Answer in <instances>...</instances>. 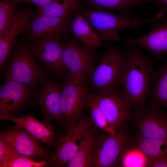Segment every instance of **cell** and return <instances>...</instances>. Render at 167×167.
Wrapping results in <instances>:
<instances>
[{"instance_id":"cell-28","label":"cell","mask_w":167,"mask_h":167,"mask_svg":"<svg viewBox=\"0 0 167 167\" xmlns=\"http://www.w3.org/2000/svg\"><path fill=\"white\" fill-rule=\"evenodd\" d=\"M48 161H37L21 156L0 165V167H42L47 166Z\"/></svg>"},{"instance_id":"cell-4","label":"cell","mask_w":167,"mask_h":167,"mask_svg":"<svg viewBox=\"0 0 167 167\" xmlns=\"http://www.w3.org/2000/svg\"><path fill=\"white\" fill-rule=\"evenodd\" d=\"M29 43L19 46L15 52L7 66L5 79L28 86L33 89L47 79L45 71L36 62Z\"/></svg>"},{"instance_id":"cell-7","label":"cell","mask_w":167,"mask_h":167,"mask_svg":"<svg viewBox=\"0 0 167 167\" xmlns=\"http://www.w3.org/2000/svg\"><path fill=\"white\" fill-rule=\"evenodd\" d=\"M157 105H150L133 110L131 121L135 135L167 139V112Z\"/></svg>"},{"instance_id":"cell-20","label":"cell","mask_w":167,"mask_h":167,"mask_svg":"<svg viewBox=\"0 0 167 167\" xmlns=\"http://www.w3.org/2000/svg\"><path fill=\"white\" fill-rule=\"evenodd\" d=\"M149 96L150 105H159L167 111V61L154 69Z\"/></svg>"},{"instance_id":"cell-18","label":"cell","mask_w":167,"mask_h":167,"mask_svg":"<svg viewBox=\"0 0 167 167\" xmlns=\"http://www.w3.org/2000/svg\"><path fill=\"white\" fill-rule=\"evenodd\" d=\"M33 11L29 6L23 11L16 13L10 27L0 34V67L1 69L13 46L17 36L23 32Z\"/></svg>"},{"instance_id":"cell-24","label":"cell","mask_w":167,"mask_h":167,"mask_svg":"<svg viewBox=\"0 0 167 167\" xmlns=\"http://www.w3.org/2000/svg\"><path fill=\"white\" fill-rule=\"evenodd\" d=\"M90 5L102 10L115 11L121 15L131 17L133 9L149 0H86Z\"/></svg>"},{"instance_id":"cell-10","label":"cell","mask_w":167,"mask_h":167,"mask_svg":"<svg viewBox=\"0 0 167 167\" xmlns=\"http://www.w3.org/2000/svg\"><path fill=\"white\" fill-rule=\"evenodd\" d=\"M84 80L68 78L62 87L61 108L68 128L75 126L83 117L90 94Z\"/></svg>"},{"instance_id":"cell-27","label":"cell","mask_w":167,"mask_h":167,"mask_svg":"<svg viewBox=\"0 0 167 167\" xmlns=\"http://www.w3.org/2000/svg\"><path fill=\"white\" fill-rule=\"evenodd\" d=\"M147 158V157L138 151L128 148L122 155L119 166L144 167Z\"/></svg>"},{"instance_id":"cell-11","label":"cell","mask_w":167,"mask_h":167,"mask_svg":"<svg viewBox=\"0 0 167 167\" xmlns=\"http://www.w3.org/2000/svg\"><path fill=\"white\" fill-rule=\"evenodd\" d=\"M0 139L8 143L21 155L34 161H48L53 153L43 147L38 139L17 124L1 131Z\"/></svg>"},{"instance_id":"cell-6","label":"cell","mask_w":167,"mask_h":167,"mask_svg":"<svg viewBox=\"0 0 167 167\" xmlns=\"http://www.w3.org/2000/svg\"><path fill=\"white\" fill-rule=\"evenodd\" d=\"M98 57L94 49L82 46L76 39H66L64 41L62 60L69 78L85 81Z\"/></svg>"},{"instance_id":"cell-16","label":"cell","mask_w":167,"mask_h":167,"mask_svg":"<svg viewBox=\"0 0 167 167\" xmlns=\"http://www.w3.org/2000/svg\"><path fill=\"white\" fill-rule=\"evenodd\" d=\"M0 118L15 122L48 146L53 147L57 144L55 129L49 122L37 120L29 114L19 117L0 114Z\"/></svg>"},{"instance_id":"cell-14","label":"cell","mask_w":167,"mask_h":167,"mask_svg":"<svg viewBox=\"0 0 167 167\" xmlns=\"http://www.w3.org/2000/svg\"><path fill=\"white\" fill-rule=\"evenodd\" d=\"M32 89L17 82L7 81L0 88V114L12 116L20 110L31 98Z\"/></svg>"},{"instance_id":"cell-13","label":"cell","mask_w":167,"mask_h":167,"mask_svg":"<svg viewBox=\"0 0 167 167\" xmlns=\"http://www.w3.org/2000/svg\"><path fill=\"white\" fill-rule=\"evenodd\" d=\"M29 43L34 58L49 71L57 75L65 73L66 69L62 60L64 41L59 37L43 39Z\"/></svg>"},{"instance_id":"cell-29","label":"cell","mask_w":167,"mask_h":167,"mask_svg":"<svg viewBox=\"0 0 167 167\" xmlns=\"http://www.w3.org/2000/svg\"><path fill=\"white\" fill-rule=\"evenodd\" d=\"M21 156L8 143L0 139V165Z\"/></svg>"},{"instance_id":"cell-21","label":"cell","mask_w":167,"mask_h":167,"mask_svg":"<svg viewBox=\"0 0 167 167\" xmlns=\"http://www.w3.org/2000/svg\"><path fill=\"white\" fill-rule=\"evenodd\" d=\"M128 148L137 150L148 158L167 153V139L130 136Z\"/></svg>"},{"instance_id":"cell-5","label":"cell","mask_w":167,"mask_h":167,"mask_svg":"<svg viewBox=\"0 0 167 167\" xmlns=\"http://www.w3.org/2000/svg\"><path fill=\"white\" fill-rule=\"evenodd\" d=\"M96 131L92 153L91 167L119 166L122 156L128 147L131 136L126 129L108 134Z\"/></svg>"},{"instance_id":"cell-17","label":"cell","mask_w":167,"mask_h":167,"mask_svg":"<svg viewBox=\"0 0 167 167\" xmlns=\"http://www.w3.org/2000/svg\"><path fill=\"white\" fill-rule=\"evenodd\" d=\"M151 31L141 37L124 39L123 42L139 45L153 55L161 56L167 53V21L149 23Z\"/></svg>"},{"instance_id":"cell-12","label":"cell","mask_w":167,"mask_h":167,"mask_svg":"<svg viewBox=\"0 0 167 167\" xmlns=\"http://www.w3.org/2000/svg\"><path fill=\"white\" fill-rule=\"evenodd\" d=\"M24 32L30 42L54 37L68 31L73 21L72 15L62 17L33 15Z\"/></svg>"},{"instance_id":"cell-19","label":"cell","mask_w":167,"mask_h":167,"mask_svg":"<svg viewBox=\"0 0 167 167\" xmlns=\"http://www.w3.org/2000/svg\"><path fill=\"white\" fill-rule=\"evenodd\" d=\"M68 31L88 48L94 49L104 46L102 40L82 14H75Z\"/></svg>"},{"instance_id":"cell-8","label":"cell","mask_w":167,"mask_h":167,"mask_svg":"<svg viewBox=\"0 0 167 167\" xmlns=\"http://www.w3.org/2000/svg\"><path fill=\"white\" fill-rule=\"evenodd\" d=\"M116 89L105 93H91L98 107L115 132L126 129L133 112L123 90L121 92Z\"/></svg>"},{"instance_id":"cell-2","label":"cell","mask_w":167,"mask_h":167,"mask_svg":"<svg viewBox=\"0 0 167 167\" xmlns=\"http://www.w3.org/2000/svg\"><path fill=\"white\" fill-rule=\"evenodd\" d=\"M82 14L94 28L102 40L108 42L123 41L124 39L119 35L120 31L127 29L138 28L153 22H158L164 16L163 13L160 11L150 18L139 16L132 18L89 9L82 10Z\"/></svg>"},{"instance_id":"cell-1","label":"cell","mask_w":167,"mask_h":167,"mask_svg":"<svg viewBox=\"0 0 167 167\" xmlns=\"http://www.w3.org/2000/svg\"><path fill=\"white\" fill-rule=\"evenodd\" d=\"M123 43L126 60L121 85L133 110L145 106L151 87L154 63L136 45Z\"/></svg>"},{"instance_id":"cell-25","label":"cell","mask_w":167,"mask_h":167,"mask_svg":"<svg viewBox=\"0 0 167 167\" xmlns=\"http://www.w3.org/2000/svg\"><path fill=\"white\" fill-rule=\"evenodd\" d=\"M87 108L89 109L91 117L96 127L108 134H115L110 123L98 107L91 93L88 99Z\"/></svg>"},{"instance_id":"cell-9","label":"cell","mask_w":167,"mask_h":167,"mask_svg":"<svg viewBox=\"0 0 167 167\" xmlns=\"http://www.w3.org/2000/svg\"><path fill=\"white\" fill-rule=\"evenodd\" d=\"M93 124L91 117L83 116L75 126L68 128L65 134L59 133L57 150L48 161L47 166L61 167L67 165Z\"/></svg>"},{"instance_id":"cell-33","label":"cell","mask_w":167,"mask_h":167,"mask_svg":"<svg viewBox=\"0 0 167 167\" xmlns=\"http://www.w3.org/2000/svg\"><path fill=\"white\" fill-rule=\"evenodd\" d=\"M166 13H167V14H166L164 17L162 19L160 20L159 22L165 21H167V12Z\"/></svg>"},{"instance_id":"cell-26","label":"cell","mask_w":167,"mask_h":167,"mask_svg":"<svg viewBox=\"0 0 167 167\" xmlns=\"http://www.w3.org/2000/svg\"><path fill=\"white\" fill-rule=\"evenodd\" d=\"M17 5L13 0H0V34L13 22L16 15L15 10Z\"/></svg>"},{"instance_id":"cell-3","label":"cell","mask_w":167,"mask_h":167,"mask_svg":"<svg viewBox=\"0 0 167 167\" xmlns=\"http://www.w3.org/2000/svg\"><path fill=\"white\" fill-rule=\"evenodd\" d=\"M126 60L124 49L110 47L103 53L87 78L97 93L109 92L121 85Z\"/></svg>"},{"instance_id":"cell-32","label":"cell","mask_w":167,"mask_h":167,"mask_svg":"<svg viewBox=\"0 0 167 167\" xmlns=\"http://www.w3.org/2000/svg\"><path fill=\"white\" fill-rule=\"evenodd\" d=\"M149 3H151L157 6L160 11L167 12V0H149Z\"/></svg>"},{"instance_id":"cell-15","label":"cell","mask_w":167,"mask_h":167,"mask_svg":"<svg viewBox=\"0 0 167 167\" xmlns=\"http://www.w3.org/2000/svg\"><path fill=\"white\" fill-rule=\"evenodd\" d=\"M42 85L38 105L43 113V120L49 122L55 121L61 124H67L61 111L62 87L53 80H47Z\"/></svg>"},{"instance_id":"cell-30","label":"cell","mask_w":167,"mask_h":167,"mask_svg":"<svg viewBox=\"0 0 167 167\" xmlns=\"http://www.w3.org/2000/svg\"><path fill=\"white\" fill-rule=\"evenodd\" d=\"M145 167H167V153L154 158H147Z\"/></svg>"},{"instance_id":"cell-31","label":"cell","mask_w":167,"mask_h":167,"mask_svg":"<svg viewBox=\"0 0 167 167\" xmlns=\"http://www.w3.org/2000/svg\"><path fill=\"white\" fill-rule=\"evenodd\" d=\"M17 5L19 4L27 2L35 4L38 7L46 5L52 0H13Z\"/></svg>"},{"instance_id":"cell-23","label":"cell","mask_w":167,"mask_h":167,"mask_svg":"<svg viewBox=\"0 0 167 167\" xmlns=\"http://www.w3.org/2000/svg\"><path fill=\"white\" fill-rule=\"evenodd\" d=\"M80 0H52L44 6L38 7L33 15L62 17L72 15L78 8Z\"/></svg>"},{"instance_id":"cell-22","label":"cell","mask_w":167,"mask_h":167,"mask_svg":"<svg viewBox=\"0 0 167 167\" xmlns=\"http://www.w3.org/2000/svg\"><path fill=\"white\" fill-rule=\"evenodd\" d=\"M97 127L93 126L85 135L78 150L66 165L67 167H91Z\"/></svg>"}]
</instances>
